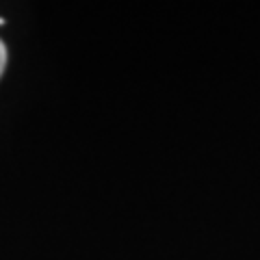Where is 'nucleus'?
<instances>
[{"label": "nucleus", "instance_id": "f257e3e1", "mask_svg": "<svg viewBox=\"0 0 260 260\" xmlns=\"http://www.w3.org/2000/svg\"><path fill=\"white\" fill-rule=\"evenodd\" d=\"M5 65H7V48L0 42V76H3V72H5Z\"/></svg>", "mask_w": 260, "mask_h": 260}]
</instances>
